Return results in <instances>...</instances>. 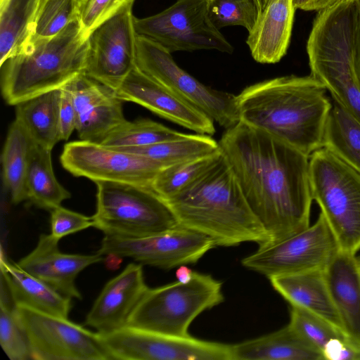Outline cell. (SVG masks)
<instances>
[{
	"instance_id": "6da1fadb",
	"label": "cell",
	"mask_w": 360,
	"mask_h": 360,
	"mask_svg": "<svg viewBox=\"0 0 360 360\" xmlns=\"http://www.w3.org/2000/svg\"><path fill=\"white\" fill-rule=\"evenodd\" d=\"M219 145L269 243L310 226L309 157L241 121L226 129Z\"/></svg>"
},
{
	"instance_id": "7a4b0ae2",
	"label": "cell",
	"mask_w": 360,
	"mask_h": 360,
	"mask_svg": "<svg viewBox=\"0 0 360 360\" xmlns=\"http://www.w3.org/2000/svg\"><path fill=\"white\" fill-rule=\"evenodd\" d=\"M311 75L265 80L236 96L240 121L280 139L309 157L323 147L332 101Z\"/></svg>"
},
{
	"instance_id": "3957f363",
	"label": "cell",
	"mask_w": 360,
	"mask_h": 360,
	"mask_svg": "<svg viewBox=\"0 0 360 360\" xmlns=\"http://www.w3.org/2000/svg\"><path fill=\"white\" fill-rule=\"evenodd\" d=\"M166 201L179 226L209 237L215 246L270 243L222 153L202 174Z\"/></svg>"
},
{
	"instance_id": "277c9868",
	"label": "cell",
	"mask_w": 360,
	"mask_h": 360,
	"mask_svg": "<svg viewBox=\"0 0 360 360\" xmlns=\"http://www.w3.org/2000/svg\"><path fill=\"white\" fill-rule=\"evenodd\" d=\"M87 33L79 18L55 37L28 43L1 67V89L11 105L62 88L84 73L88 51Z\"/></svg>"
},
{
	"instance_id": "5b68a950",
	"label": "cell",
	"mask_w": 360,
	"mask_h": 360,
	"mask_svg": "<svg viewBox=\"0 0 360 360\" xmlns=\"http://www.w3.org/2000/svg\"><path fill=\"white\" fill-rule=\"evenodd\" d=\"M359 0H345L317 11L307 41L311 74L334 94L359 83L355 63Z\"/></svg>"
},
{
	"instance_id": "8992f818",
	"label": "cell",
	"mask_w": 360,
	"mask_h": 360,
	"mask_svg": "<svg viewBox=\"0 0 360 360\" xmlns=\"http://www.w3.org/2000/svg\"><path fill=\"white\" fill-rule=\"evenodd\" d=\"M313 200L319 205L340 250H360V173L326 148L309 158Z\"/></svg>"
},
{
	"instance_id": "52a82bcc",
	"label": "cell",
	"mask_w": 360,
	"mask_h": 360,
	"mask_svg": "<svg viewBox=\"0 0 360 360\" xmlns=\"http://www.w3.org/2000/svg\"><path fill=\"white\" fill-rule=\"evenodd\" d=\"M222 283L212 276L194 271L186 283L176 281L148 288L127 326L157 333L189 336L188 328L202 311L224 301Z\"/></svg>"
},
{
	"instance_id": "ba28073f",
	"label": "cell",
	"mask_w": 360,
	"mask_h": 360,
	"mask_svg": "<svg viewBox=\"0 0 360 360\" xmlns=\"http://www.w3.org/2000/svg\"><path fill=\"white\" fill-rule=\"evenodd\" d=\"M94 227L104 234L138 238L179 226L172 208L151 186L98 181Z\"/></svg>"
},
{
	"instance_id": "9c48e42d",
	"label": "cell",
	"mask_w": 360,
	"mask_h": 360,
	"mask_svg": "<svg viewBox=\"0 0 360 360\" xmlns=\"http://www.w3.org/2000/svg\"><path fill=\"white\" fill-rule=\"evenodd\" d=\"M135 67L229 129L240 121L236 96L208 87L181 68L171 53L155 41L136 35Z\"/></svg>"
},
{
	"instance_id": "30bf717a",
	"label": "cell",
	"mask_w": 360,
	"mask_h": 360,
	"mask_svg": "<svg viewBox=\"0 0 360 360\" xmlns=\"http://www.w3.org/2000/svg\"><path fill=\"white\" fill-rule=\"evenodd\" d=\"M340 250L323 214L307 229L280 241L259 246L242 265L266 276L323 271Z\"/></svg>"
},
{
	"instance_id": "8fae6325",
	"label": "cell",
	"mask_w": 360,
	"mask_h": 360,
	"mask_svg": "<svg viewBox=\"0 0 360 360\" xmlns=\"http://www.w3.org/2000/svg\"><path fill=\"white\" fill-rule=\"evenodd\" d=\"M137 34L147 37L172 52L217 50L231 53L233 46L211 22L207 0H177L155 15L137 18Z\"/></svg>"
},
{
	"instance_id": "7c38bea8",
	"label": "cell",
	"mask_w": 360,
	"mask_h": 360,
	"mask_svg": "<svg viewBox=\"0 0 360 360\" xmlns=\"http://www.w3.org/2000/svg\"><path fill=\"white\" fill-rule=\"evenodd\" d=\"M27 334L32 359L111 360L101 335L62 318L14 306Z\"/></svg>"
},
{
	"instance_id": "4fadbf2b",
	"label": "cell",
	"mask_w": 360,
	"mask_h": 360,
	"mask_svg": "<svg viewBox=\"0 0 360 360\" xmlns=\"http://www.w3.org/2000/svg\"><path fill=\"white\" fill-rule=\"evenodd\" d=\"M100 335L111 360H232V345L191 335L172 336L129 326Z\"/></svg>"
},
{
	"instance_id": "5bb4252c",
	"label": "cell",
	"mask_w": 360,
	"mask_h": 360,
	"mask_svg": "<svg viewBox=\"0 0 360 360\" xmlns=\"http://www.w3.org/2000/svg\"><path fill=\"white\" fill-rule=\"evenodd\" d=\"M214 247L209 237L178 226L161 233L138 238L104 234L98 252L119 258L130 257L141 264L169 270L196 263Z\"/></svg>"
},
{
	"instance_id": "9a60e30c",
	"label": "cell",
	"mask_w": 360,
	"mask_h": 360,
	"mask_svg": "<svg viewBox=\"0 0 360 360\" xmlns=\"http://www.w3.org/2000/svg\"><path fill=\"white\" fill-rule=\"evenodd\" d=\"M63 167L75 176L94 182L115 181L151 186L165 166L136 153L101 144L75 141L66 143L60 157Z\"/></svg>"
},
{
	"instance_id": "2e32d148",
	"label": "cell",
	"mask_w": 360,
	"mask_h": 360,
	"mask_svg": "<svg viewBox=\"0 0 360 360\" xmlns=\"http://www.w3.org/2000/svg\"><path fill=\"white\" fill-rule=\"evenodd\" d=\"M132 6L109 17L87 37L84 73L115 91L135 68L136 32Z\"/></svg>"
},
{
	"instance_id": "e0dca14e",
	"label": "cell",
	"mask_w": 360,
	"mask_h": 360,
	"mask_svg": "<svg viewBox=\"0 0 360 360\" xmlns=\"http://www.w3.org/2000/svg\"><path fill=\"white\" fill-rule=\"evenodd\" d=\"M115 92L122 101L137 103L198 134L210 136L215 132L214 121L209 116L136 67Z\"/></svg>"
},
{
	"instance_id": "ac0fdd59",
	"label": "cell",
	"mask_w": 360,
	"mask_h": 360,
	"mask_svg": "<svg viewBox=\"0 0 360 360\" xmlns=\"http://www.w3.org/2000/svg\"><path fill=\"white\" fill-rule=\"evenodd\" d=\"M80 140L101 143L105 136L127 120L123 102L112 88L84 72L71 80Z\"/></svg>"
},
{
	"instance_id": "d6986e66",
	"label": "cell",
	"mask_w": 360,
	"mask_h": 360,
	"mask_svg": "<svg viewBox=\"0 0 360 360\" xmlns=\"http://www.w3.org/2000/svg\"><path fill=\"white\" fill-rule=\"evenodd\" d=\"M59 240L51 233L41 234L35 248L17 264L60 295L82 300L75 278L87 266L103 261V255L98 252L94 255L63 253L59 249Z\"/></svg>"
},
{
	"instance_id": "ffe728a7",
	"label": "cell",
	"mask_w": 360,
	"mask_h": 360,
	"mask_svg": "<svg viewBox=\"0 0 360 360\" xmlns=\"http://www.w3.org/2000/svg\"><path fill=\"white\" fill-rule=\"evenodd\" d=\"M148 288L142 264H129L105 285L87 314L85 324L100 334L126 326Z\"/></svg>"
},
{
	"instance_id": "44dd1931",
	"label": "cell",
	"mask_w": 360,
	"mask_h": 360,
	"mask_svg": "<svg viewBox=\"0 0 360 360\" xmlns=\"http://www.w3.org/2000/svg\"><path fill=\"white\" fill-rule=\"evenodd\" d=\"M323 273L343 333L360 351V260L340 250Z\"/></svg>"
},
{
	"instance_id": "7402d4cb",
	"label": "cell",
	"mask_w": 360,
	"mask_h": 360,
	"mask_svg": "<svg viewBox=\"0 0 360 360\" xmlns=\"http://www.w3.org/2000/svg\"><path fill=\"white\" fill-rule=\"evenodd\" d=\"M293 0H269L246 44L255 60L276 63L286 54L295 11Z\"/></svg>"
},
{
	"instance_id": "603a6c76",
	"label": "cell",
	"mask_w": 360,
	"mask_h": 360,
	"mask_svg": "<svg viewBox=\"0 0 360 360\" xmlns=\"http://www.w3.org/2000/svg\"><path fill=\"white\" fill-rule=\"evenodd\" d=\"M269 280L274 289L290 306L316 314L342 330L323 271L276 276L269 278Z\"/></svg>"
},
{
	"instance_id": "cb8c5ba5",
	"label": "cell",
	"mask_w": 360,
	"mask_h": 360,
	"mask_svg": "<svg viewBox=\"0 0 360 360\" xmlns=\"http://www.w3.org/2000/svg\"><path fill=\"white\" fill-rule=\"evenodd\" d=\"M321 352L289 323L265 335L232 345V360H323Z\"/></svg>"
},
{
	"instance_id": "d4e9b609",
	"label": "cell",
	"mask_w": 360,
	"mask_h": 360,
	"mask_svg": "<svg viewBox=\"0 0 360 360\" xmlns=\"http://www.w3.org/2000/svg\"><path fill=\"white\" fill-rule=\"evenodd\" d=\"M1 277L10 292L14 306H23L42 313L68 319L71 299L28 274L17 263L8 262L1 255Z\"/></svg>"
},
{
	"instance_id": "484cf974",
	"label": "cell",
	"mask_w": 360,
	"mask_h": 360,
	"mask_svg": "<svg viewBox=\"0 0 360 360\" xmlns=\"http://www.w3.org/2000/svg\"><path fill=\"white\" fill-rule=\"evenodd\" d=\"M60 96V89H54L15 105V120L33 142L51 150L62 140L59 120Z\"/></svg>"
},
{
	"instance_id": "4316f807",
	"label": "cell",
	"mask_w": 360,
	"mask_h": 360,
	"mask_svg": "<svg viewBox=\"0 0 360 360\" xmlns=\"http://www.w3.org/2000/svg\"><path fill=\"white\" fill-rule=\"evenodd\" d=\"M27 200L51 211L70 198V193L57 180L53 169L51 150L32 141L26 176Z\"/></svg>"
},
{
	"instance_id": "83f0119b",
	"label": "cell",
	"mask_w": 360,
	"mask_h": 360,
	"mask_svg": "<svg viewBox=\"0 0 360 360\" xmlns=\"http://www.w3.org/2000/svg\"><path fill=\"white\" fill-rule=\"evenodd\" d=\"M41 1L0 0V65L28 42Z\"/></svg>"
},
{
	"instance_id": "f1b7e54d",
	"label": "cell",
	"mask_w": 360,
	"mask_h": 360,
	"mask_svg": "<svg viewBox=\"0 0 360 360\" xmlns=\"http://www.w3.org/2000/svg\"><path fill=\"white\" fill-rule=\"evenodd\" d=\"M32 140L15 121L9 127L1 153L2 179L11 201L27 200L26 176Z\"/></svg>"
},
{
	"instance_id": "f546056e",
	"label": "cell",
	"mask_w": 360,
	"mask_h": 360,
	"mask_svg": "<svg viewBox=\"0 0 360 360\" xmlns=\"http://www.w3.org/2000/svg\"><path fill=\"white\" fill-rule=\"evenodd\" d=\"M323 147L360 173V122L333 99L325 125Z\"/></svg>"
},
{
	"instance_id": "4dcf8cb0",
	"label": "cell",
	"mask_w": 360,
	"mask_h": 360,
	"mask_svg": "<svg viewBox=\"0 0 360 360\" xmlns=\"http://www.w3.org/2000/svg\"><path fill=\"white\" fill-rule=\"evenodd\" d=\"M113 148L143 155L162 163L165 167L202 158L220 150L219 142L210 135L200 134H187L181 139L148 146Z\"/></svg>"
},
{
	"instance_id": "1f68e13d",
	"label": "cell",
	"mask_w": 360,
	"mask_h": 360,
	"mask_svg": "<svg viewBox=\"0 0 360 360\" xmlns=\"http://www.w3.org/2000/svg\"><path fill=\"white\" fill-rule=\"evenodd\" d=\"M186 135L148 119L126 120L99 144L111 148L143 146L181 139Z\"/></svg>"
},
{
	"instance_id": "d6a6232c",
	"label": "cell",
	"mask_w": 360,
	"mask_h": 360,
	"mask_svg": "<svg viewBox=\"0 0 360 360\" xmlns=\"http://www.w3.org/2000/svg\"><path fill=\"white\" fill-rule=\"evenodd\" d=\"M221 151L202 158L163 167L153 179L151 187L167 200L191 184L221 156Z\"/></svg>"
},
{
	"instance_id": "836d02e7",
	"label": "cell",
	"mask_w": 360,
	"mask_h": 360,
	"mask_svg": "<svg viewBox=\"0 0 360 360\" xmlns=\"http://www.w3.org/2000/svg\"><path fill=\"white\" fill-rule=\"evenodd\" d=\"M80 2L81 0H42L27 44L60 33L79 17Z\"/></svg>"
},
{
	"instance_id": "e575fe53",
	"label": "cell",
	"mask_w": 360,
	"mask_h": 360,
	"mask_svg": "<svg viewBox=\"0 0 360 360\" xmlns=\"http://www.w3.org/2000/svg\"><path fill=\"white\" fill-rule=\"evenodd\" d=\"M289 324L316 347L323 356L333 342L347 339L343 331L330 322L297 307L290 306Z\"/></svg>"
},
{
	"instance_id": "d590c367",
	"label": "cell",
	"mask_w": 360,
	"mask_h": 360,
	"mask_svg": "<svg viewBox=\"0 0 360 360\" xmlns=\"http://www.w3.org/2000/svg\"><path fill=\"white\" fill-rule=\"evenodd\" d=\"M207 10L211 22L217 30L240 25L250 32L260 15L255 0H207Z\"/></svg>"
},
{
	"instance_id": "8d00e7d4",
	"label": "cell",
	"mask_w": 360,
	"mask_h": 360,
	"mask_svg": "<svg viewBox=\"0 0 360 360\" xmlns=\"http://www.w3.org/2000/svg\"><path fill=\"white\" fill-rule=\"evenodd\" d=\"M0 344L11 360L32 359L27 334L20 321L15 308L11 307L1 294Z\"/></svg>"
},
{
	"instance_id": "74e56055",
	"label": "cell",
	"mask_w": 360,
	"mask_h": 360,
	"mask_svg": "<svg viewBox=\"0 0 360 360\" xmlns=\"http://www.w3.org/2000/svg\"><path fill=\"white\" fill-rule=\"evenodd\" d=\"M134 0H81L79 18L84 31L89 34L103 21L128 6Z\"/></svg>"
},
{
	"instance_id": "f35d334b",
	"label": "cell",
	"mask_w": 360,
	"mask_h": 360,
	"mask_svg": "<svg viewBox=\"0 0 360 360\" xmlns=\"http://www.w3.org/2000/svg\"><path fill=\"white\" fill-rule=\"evenodd\" d=\"M50 212L51 234L58 239L94 226L92 217L70 210L61 205L55 207Z\"/></svg>"
},
{
	"instance_id": "ab89813d",
	"label": "cell",
	"mask_w": 360,
	"mask_h": 360,
	"mask_svg": "<svg viewBox=\"0 0 360 360\" xmlns=\"http://www.w3.org/2000/svg\"><path fill=\"white\" fill-rule=\"evenodd\" d=\"M71 80L60 88L59 120L61 139L65 141L70 138L76 127V113Z\"/></svg>"
},
{
	"instance_id": "60d3db41",
	"label": "cell",
	"mask_w": 360,
	"mask_h": 360,
	"mask_svg": "<svg viewBox=\"0 0 360 360\" xmlns=\"http://www.w3.org/2000/svg\"><path fill=\"white\" fill-rule=\"evenodd\" d=\"M345 0H293L295 8L305 11H319Z\"/></svg>"
},
{
	"instance_id": "b9f144b4",
	"label": "cell",
	"mask_w": 360,
	"mask_h": 360,
	"mask_svg": "<svg viewBox=\"0 0 360 360\" xmlns=\"http://www.w3.org/2000/svg\"><path fill=\"white\" fill-rule=\"evenodd\" d=\"M359 1L360 4V0ZM354 63L356 72L360 80V7L356 30Z\"/></svg>"
},
{
	"instance_id": "7bdbcfd3",
	"label": "cell",
	"mask_w": 360,
	"mask_h": 360,
	"mask_svg": "<svg viewBox=\"0 0 360 360\" xmlns=\"http://www.w3.org/2000/svg\"><path fill=\"white\" fill-rule=\"evenodd\" d=\"M193 274L194 271L186 265L178 266L175 272L176 281L182 283H188L193 278Z\"/></svg>"
},
{
	"instance_id": "ee69618b",
	"label": "cell",
	"mask_w": 360,
	"mask_h": 360,
	"mask_svg": "<svg viewBox=\"0 0 360 360\" xmlns=\"http://www.w3.org/2000/svg\"><path fill=\"white\" fill-rule=\"evenodd\" d=\"M269 1V0H255L258 6L259 11L260 13L263 11L264 8L267 5Z\"/></svg>"
}]
</instances>
